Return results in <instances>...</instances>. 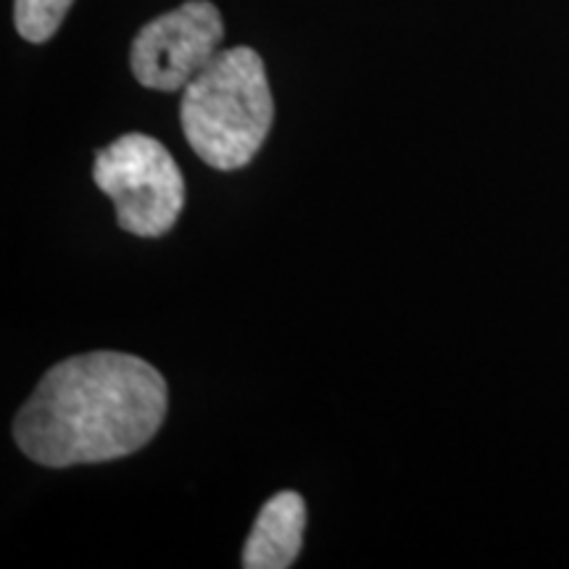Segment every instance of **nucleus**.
<instances>
[{"label":"nucleus","instance_id":"f257e3e1","mask_svg":"<svg viewBox=\"0 0 569 569\" xmlns=\"http://www.w3.org/2000/svg\"><path fill=\"white\" fill-rule=\"evenodd\" d=\"M167 409V380L146 359L80 353L42 375L13 419V438L34 465H101L151 443Z\"/></svg>","mask_w":569,"mask_h":569},{"label":"nucleus","instance_id":"39448f33","mask_svg":"<svg viewBox=\"0 0 569 569\" xmlns=\"http://www.w3.org/2000/svg\"><path fill=\"white\" fill-rule=\"evenodd\" d=\"M306 503L296 490H280L269 498L256 517L243 549L246 569L293 567L303 546Z\"/></svg>","mask_w":569,"mask_h":569},{"label":"nucleus","instance_id":"423d86ee","mask_svg":"<svg viewBox=\"0 0 569 569\" xmlns=\"http://www.w3.org/2000/svg\"><path fill=\"white\" fill-rule=\"evenodd\" d=\"M74 0H17L13 3V21L17 32L30 42H46L59 32Z\"/></svg>","mask_w":569,"mask_h":569},{"label":"nucleus","instance_id":"f03ea898","mask_svg":"<svg viewBox=\"0 0 569 569\" xmlns=\"http://www.w3.org/2000/svg\"><path fill=\"white\" fill-rule=\"evenodd\" d=\"M180 122L190 148L219 172L256 159L274 122L267 69L253 48L238 46L213 56L182 90Z\"/></svg>","mask_w":569,"mask_h":569},{"label":"nucleus","instance_id":"7ed1b4c3","mask_svg":"<svg viewBox=\"0 0 569 569\" xmlns=\"http://www.w3.org/2000/svg\"><path fill=\"white\" fill-rule=\"evenodd\" d=\"M92 180L111 198L119 227L138 238H163L184 209L180 167L151 134L127 132L101 148Z\"/></svg>","mask_w":569,"mask_h":569},{"label":"nucleus","instance_id":"20e7f679","mask_svg":"<svg viewBox=\"0 0 569 569\" xmlns=\"http://www.w3.org/2000/svg\"><path fill=\"white\" fill-rule=\"evenodd\" d=\"M222 40L224 21L217 6L188 0L134 34L130 51L134 80L148 90L180 92L209 67Z\"/></svg>","mask_w":569,"mask_h":569}]
</instances>
